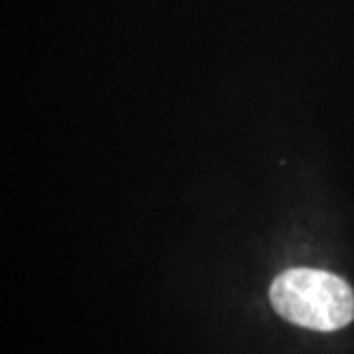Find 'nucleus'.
<instances>
[{
  "label": "nucleus",
  "mask_w": 354,
  "mask_h": 354,
  "mask_svg": "<svg viewBox=\"0 0 354 354\" xmlns=\"http://www.w3.org/2000/svg\"><path fill=\"white\" fill-rule=\"evenodd\" d=\"M270 301L279 317L321 333L354 321V291L339 276L315 268H291L272 281Z\"/></svg>",
  "instance_id": "1"
}]
</instances>
